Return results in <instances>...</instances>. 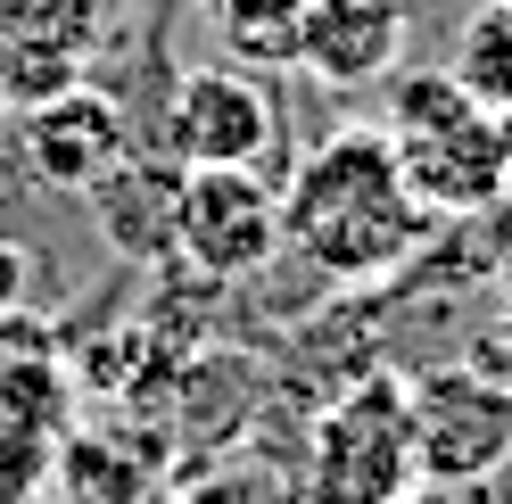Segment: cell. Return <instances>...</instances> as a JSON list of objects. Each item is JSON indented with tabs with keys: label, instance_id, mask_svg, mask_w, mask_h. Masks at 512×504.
I'll return each instance as SVG.
<instances>
[{
	"label": "cell",
	"instance_id": "obj_1",
	"mask_svg": "<svg viewBox=\"0 0 512 504\" xmlns=\"http://www.w3.org/2000/svg\"><path fill=\"white\" fill-rule=\"evenodd\" d=\"M430 232L438 215L413 199L380 124H339L281 174V248L323 281H347V290L389 281L430 248Z\"/></svg>",
	"mask_w": 512,
	"mask_h": 504
},
{
	"label": "cell",
	"instance_id": "obj_2",
	"mask_svg": "<svg viewBox=\"0 0 512 504\" xmlns=\"http://www.w3.org/2000/svg\"><path fill=\"white\" fill-rule=\"evenodd\" d=\"M380 133H389L413 199L438 224L446 215H488L512 199V124L496 108H479L446 67H397Z\"/></svg>",
	"mask_w": 512,
	"mask_h": 504
},
{
	"label": "cell",
	"instance_id": "obj_3",
	"mask_svg": "<svg viewBox=\"0 0 512 504\" xmlns=\"http://www.w3.org/2000/svg\"><path fill=\"white\" fill-rule=\"evenodd\" d=\"M413 430H405V372H364L339 389L306 430V504H389L413 488Z\"/></svg>",
	"mask_w": 512,
	"mask_h": 504
},
{
	"label": "cell",
	"instance_id": "obj_4",
	"mask_svg": "<svg viewBox=\"0 0 512 504\" xmlns=\"http://www.w3.org/2000/svg\"><path fill=\"white\" fill-rule=\"evenodd\" d=\"M174 257L232 290L281 257V191L265 166H182L174 182Z\"/></svg>",
	"mask_w": 512,
	"mask_h": 504
},
{
	"label": "cell",
	"instance_id": "obj_5",
	"mask_svg": "<svg viewBox=\"0 0 512 504\" xmlns=\"http://www.w3.org/2000/svg\"><path fill=\"white\" fill-rule=\"evenodd\" d=\"M405 430H413V471L438 488L496 480L512 463V397L471 381L463 364H430L405 381Z\"/></svg>",
	"mask_w": 512,
	"mask_h": 504
},
{
	"label": "cell",
	"instance_id": "obj_6",
	"mask_svg": "<svg viewBox=\"0 0 512 504\" xmlns=\"http://www.w3.org/2000/svg\"><path fill=\"white\" fill-rule=\"evenodd\" d=\"M281 141L273 91L256 67H190L166 100V157L174 166H265Z\"/></svg>",
	"mask_w": 512,
	"mask_h": 504
},
{
	"label": "cell",
	"instance_id": "obj_7",
	"mask_svg": "<svg viewBox=\"0 0 512 504\" xmlns=\"http://www.w3.org/2000/svg\"><path fill=\"white\" fill-rule=\"evenodd\" d=\"M17 149L25 166H34L50 191H91V182H108L124 157H133V124H124V100L100 83H67L58 100L25 108L17 116Z\"/></svg>",
	"mask_w": 512,
	"mask_h": 504
},
{
	"label": "cell",
	"instance_id": "obj_8",
	"mask_svg": "<svg viewBox=\"0 0 512 504\" xmlns=\"http://www.w3.org/2000/svg\"><path fill=\"white\" fill-rule=\"evenodd\" d=\"M405 58V17L397 0H306L298 25V67L323 91H372Z\"/></svg>",
	"mask_w": 512,
	"mask_h": 504
},
{
	"label": "cell",
	"instance_id": "obj_9",
	"mask_svg": "<svg viewBox=\"0 0 512 504\" xmlns=\"http://www.w3.org/2000/svg\"><path fill=\"white\" fill-rule=\"evenodd\" d=\"M174 182L182 166L166 157V166H149V157H124V166L108 182H91V215H100L108 248H124V257H174Z\"/></svg>",
	"mask_w": 512,
	"mask_h": 504
},
{
	"label": "cell",
	"instance_id": "obj_10",
	"mask_svg": "<svg viewBox=\"0 0 512 504\" xmlns=\"http://www.w3.org/2000/svg\"><path fill=\"white\" fill-rule=\"evenodd\" d=\"M215 9V34L232 42L240 67H298V25H306V0H207Z\"/></svg>",
	"mask_w": 512,
	"mask_h": 504
},
{
	"label": "cell",
	"instance_id": "obj_11",
	"mask_svg": "<svg viewBox=\"0 0 512 504\" xmlns=\"http://www.w3.org/2000/svg\"><path fill=\"white\" fill-rule=\"evenodd\" d=\"M455 75L479 108H496V116H512V0H488L471 25H463V42H455Z\"/></svg>",
	"mask_w": 512,
	"mask_h": 504
},
{
	"label": "cell",
	"instance_id": "obj_12",
	"mask_svg": "<svg viewBox=\"0 0 512 504\" xmlns=\"http://www.w3.org/2000/svg\"><path fill=\"white\" fill-rule=\"evenodd\" d=\"M0 34L34 42V50L91 58L100 34H108V0H0Z\"/></svg>",
	"mask_w": 512,
	"mask_h": 504
},
{
	"label": "cell",
	"instance_id": "obj_13",
	"mask_svg": "<svg viewBox=\"0 0 512 504\" xmlns=\"http://www.w3.org/2000/svg\"><path fill=\"white\" fill-rule=\"evenodd\" d=\"M50 480H58V430L0 422V504H42Z\"/></svg>",
	"mask_w": 512,
	"mask_h": 504
},
{
	"label": "cell",
	"instance_id": "obj_14",
	"mask_svg": "<svg viewBox=\"0 0 512 504\" xmlns=\"http://www.w3.org/2000/svg\"><path fill=\"white\" fill-rule=\"evenodd\" d=\"M471 381H488V389H504L512 397V306L504 314H488V323H479L471 339H463V356H455Z\"/></svg>",
	"mask_w": 512,
	"mask_h": 504
},
{
	"label": "cell",
	"instance_id": "obj_15",
	"mask_svg": "<svg viewBox=\"0 0 512 504\" xmlns=\"http://www.w3.org/2000/svg\"><path fill=\"white\" fill-rule=\"evenodd\" d=\"M488 281H496V298L512 306V199L488 207Z\"/></svg>",
	"mask_w": 512,
	"mask_h": 504
},
{
	"label": "cell",
	"instance_id": "obj_16",
	"mask_svg": "<svg viewBox=\"0 0 512 504\" xmlns=\"http://www.w3.org/2000/svg\"><path fill=\"white\" fill-rule=\"evenodd\" d=\"M25 281H34V257H25L17 240H0V314L25 306Z\"/></svg>",
	"mask_w": 512,
	"mask_h": 504
},
{
	"label": "cell",
	"instance_id": "obj_17",
	"mask_svg": "<svg viewBox=\"0 0 512 504\" xmlns=\"http://www.w3.org/2000/svg\"><path fill=\"white\" fill-rule=\"evenodd\" d=\"M389 504H463L455 488H438V480H413V488H397Z\"/></svg>",
	"mask_w": 512,
	"mask_h": 504
},
{
	"label": "cell",
	"instance_id": "obj_18",
	"mask_svg": "<svg viewBox=\"0 0 512 504\" xmlns=\"http://www.w3.org/2000/svg\"><path fill=\"white\" fill-rule=\"evenodd\" d=\"M0 67H9V34H0Z\"/></svg>",
	"mask_w": 512,
	"mask_h": 504
}]
</instances>
